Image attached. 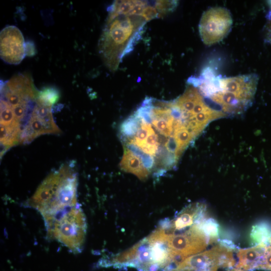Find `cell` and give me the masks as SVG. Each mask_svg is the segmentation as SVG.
<instances>
[{"instance_id": "obj_1", "label": "cell", "mask_w": 271, "mask_h": 271, "mask_svg": "<svg viewBox=\"0 0 271 271\" xmlns=\"http://www.w3.org/2000/svg\"><path fill=\"white\" fill-rule=\"evenodd\" d=\"M133 116L141 131L156 145L159 170L165 173L175 169L184 151L207 127L175 99L147 97Z\"/></svg>"}, {"instance_id": "obj_2", "label": "cell", "mask_w": 271, "mask_h": 271, "mask_svg": "<svg viewBox=\"0 0 271 271\" xmlns=\"http://www.w3.org/2000/svg\"><path fill=\"white\" fill-rule=\"evenodd\" d=\"M158 226L177 266L187 258L205 250L218 238V225L208 216L205 204L200 202L190 204L174 218L164 220Z\"/></svg>"}, {"instance_id": "obj_3", "label": "cell", "mask_w": 271, "mask_h": 271, "mask_svg": "<svg viewBox=\"0 0 271 271\" xmlns=\"http://www.w3.org/2000/svg\"><path fill=\"white\" fill-rule=\"evenodd\" d=\"M258 80L256 74L221 77L206 70L200 78H189L188 83L196 86L209 104L228 116L241 114L251 105Z\"/></svg>"}, {"instance_id": "obj_4", "label": "cell", "mask_w": 271, "mask_h": 271, "mask_svg": "<svg viewBox=\"0 0 271 271\" xmlns=\"http://www.w3.org/2000/svg\"><path fill=\"white\" fill-rule=\"evenodd\" d=\"M108 11L107 21L99 41V49L107 66L115 70L123 57L133 49L141 38L147 21L142 16Z\"/></svg>"}, {"instance_id": "obj_5", "label": "cell", "mask_w": 271, "mask_h": 271, "mask_svg": "<svg viewBox=\"0 0 271 271\" xmlns=\"http://www.w3.org/2000/svg\"><path fill=\"white\" fill-rule=\"evenodd\" d=\"M47 235L74 253L81 252L87 231L85 215L79 205L43 217Z\"/></svg>"}, {"instance_id": "obj_6", "label": "cell", "mask_w": 271, "mask_h": 271, "mask_svg": "<svg viewBox=\"0 0 271 271\" xmlns=\"http://www.w3.org/2000/svg\"><path fill=\"white\" fill-rule=\"evenodd\" d=\"M236 251L232 244L219 242L187 258L176 271H240L234 258Z\"/></svg>"}, {"instance_id": "obj_7", "label": "cell", "mask_w": 271, "mask_h": 271, "mask_svg": "<svg viewBox=\"0 0 271 271\" xmlns=\"http://www.w3.org/2000/svg\"><path fill=\"white\" fill-rule=\"evenodd\" d=\"M61 175L49 202L39 212L43 217L78 205L77 200V175L72 163L60 167Z\"/></svg>"}, {"instance_id": "obj_8", "label": "cell", "mask_w": 271, "mask_h": 271, "mask_svg": "<svg viewBox=\"0 0 271 271\" xmlns=\"http://www.w3.org/2000/svg\"><path fill=\"white\" fill-rule=\"evenodd\" d=\"M1 84V98L5 100L12 108H20L29 111L33 110L38 91L29 74L15 75Z\"/></svg>"}, {"instance_id": "obj_9", "label": "cell", "mask_w": 271, "mask_h": 271, "mask_svg": "<svg viewBox=\"0 0 271 271\" xmlns=\"http://www.w3.org/2000/svg\"><path fill=\"white\" fill-rule=\"evenodd\" d=\"M232 25L230 11L221 7H212L202 15L199 31L201 40L210 46L222 41L229 33Z\"/></svg>"}, {"instance_id": "obj_10", "label": "cell", "mask_w": 271, "mask_h": 271, "mask_svg": "<svg viewBox=\"0 0 271 271\" xmlns=\"http://www.w3.org/2000/svg\"><path fill=\"white\" fill-rule=\"evenodd\" d=\"M51 108L36 101L31 115L22 128L19 139L20 144L30 143L41 135L61 132L54 121Z\"/></svg>"}, {"instance_id": "obj_11", "label": "cell", "mask_w": 271, "mask_h": 271, "mask_svg": "<svg viewBox=\"0 0 271 271\" xmlns=\"http://www.w3.org/2000/svg\"><path fill=\"white\" fill-rule=\"evenodd\" d=\"M1 59L11 64H18L26 55L24 39L20 30L15 26L3 29L0 35Z\"/></svg>"}, {"instance_id": "obj_12", "label": "cell", "mask_w": 271, "mask_h": 271, "mask_svg": "<svg viewBox=\"0 0 271 271\" xmlns=\"http://www.w3.org/2000/svg\"><path fill=\"white\" fill-rule=\"evenodd\" d=\"M123 154L120 162L121 169L131 173L141 180H145L150 175L139 158L127 149L123 148Z\"/></svg>"}, {"instance_id": "obj_13", "label": "cell", "mask_w": 271, "mask_h": 271, "mask_svg": "<svg viewBox=\"0 0 271 271\" xmlns=\"http://www.w3.org/2000/svg\"><path fill=\"white\" fill-rule=\"evenodd\" d=\"M1 126L5 127L22 128V124L16 117L12 108L5 100L2 98L1 99Z\"/></svg>"}, {"instance_id": "obj_14", "label": "cell", "mask_w": 271, "mask_h": 271, "mask_svg": "<svg viewBox=\"0 0 271 271\" xmlns=\"http://www.w3.org/2000/svg\"><path fill=\"white\" fill-rule=\"evenodd\" d=\"M59 98L60 92L58 89L53 86H48L38 91L36 101L52 107Z\"/></svg>"}, {"instance_id": "obj_15", "label": "cell", "mask_w": 271, "mask_h": 271, "mask_svg": "<svg viewBox=\"0 0 271 271\" xmlns=\"http://www.w3.org/2000/svg\"><path fill=\"white\" fill-rule=\"evenodd\" d=\"M26 55L28 56H33L36 54V50L34 43L30 41L26 42Z\"/></svg>"}, {"instance_id": "obj_16", "label": "cell", "mask_w": 271, "mask_h": 271, "mask_svg": "<svg viewBox=\"0 0 271 271\" xmlns=\"http://www.w3.org/2000/svg\"><path fill=\"white\" fill-rule=\"evenodd\" d=\"M265 39L271 44V21L269 22L265 28Z\"/></svg>"}, {"instance_id": "obj_17", "label": "cell", "mask_w": 271, "mask_h": 271, "mask_svg": "<svg viewBox=\"0 0 271 271\" xmlns=\"http://www.w3.org/2000/svg\"><path fill=\"white\" fill-rule=\"evenodd\" d=\"M271 4V3H270Z\"/></svg>"}]
</instances>
